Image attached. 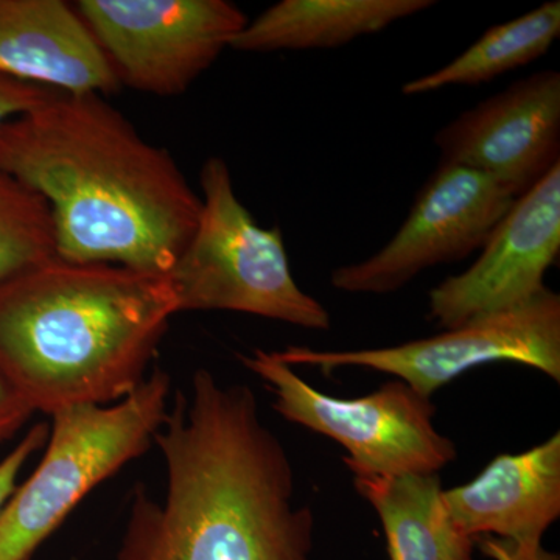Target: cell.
<instances>
[{
	"label": "cell",
	"instance_id": "cell-1",
	"mask_svg": "<svg viewBox=\"0 0 560 560\" xmlns=\"http://www.w3.org/2000/svg\"><path fill=\"white\" fill-rule=\"evenodd\" d=\"M153 441L167 489L136 488L117 560H312L315 517L249 386L195 372Z\"/></svg>",
	"mask_w": 560,
	"mask_h": 560
},
{
	"label": "cell",
	"instance_id": "cell-2",
	"mask_svg": "<svg viewBox=\"0 0 560 560\" xmlns=\"http://www.w3.org/2000/svg\"><path fill=\"white\" fill-rule=\"evenodd\" d=\"M0 168L50 210L57 259L167 278L201 197L102 95L57 94L0 127Z\"/></svg>",
	"mask_w": 560,
	"mask_h": 560
},
{
	"label": "cell",
	"instance_id": "cell-3",
	"mask_svg": "<svg viewBox=\"0 0 560 560\" xmlns=\"http://www.w3.org/2000/svg\"><path fill=\"white\" fill-rule=\"evenodd\" d=\"M176 313L167 278L51 260L0 287V374L33 412L120 401Z\"/></svg>",
	"mask_w": 560,
	"mask_h": 560
},
{
	"label": "cell",
	"instance_id": "cell-4",
	"mask_svg": "<svg viewBox=\"0 0 560 560\" xmlns=\"http://www.w3.org/2000/svg\"><path fill=\"white\" fill-rule=\"evenodd\" d=\"M197 230L167 275L178 313L238 312L326 331L327 308L298 285L280 228H261L238 200L226 161L200 172Z\"/></svg>",
	"mask_w": 560,
	"mask_h": 560
},
{
	"label": "cell",
	"instance_id": "cell-5",
	"mask_svg": "<svg viewBox=\"0 0 560 560\" xmlns=\"http://www.w3.org/2000/svg\"><path fill=\"white\" fill-rule=\"evenodd\" d=\"M168 396L171 377L156 368L116 405L51 412L43 459L0 510V560H32L92 489L149 451Z\"/></svg>",
	"mask_w": 560,
	"mask_h": 560
},
{
	"label": "cell",
	"instance_id": "cell-6",
	"mask_svg": "<svg viewBox=\"0 0 560 560\" xmlns=\"http://www.w3.org/2000/svg\"><path fill=\"white\" fill-rule=\"evenodd\" d=\"M238 359L267 383L283 419L346 448L342 460L353 478L440 474L458 455L455 442L434 427L431 399L407 383L394 381L368 396L341 399L313 388L275 352L257 349Z\"/></svg>",
	"mask_w": 560,
	"mask_h": 560
},
{
	"label": "cell",
	"instance_id": "cell-7",
	"mask_svg": "<svg viewBox=\"0 0 560 560\" xmlns=\"http://www.w3.org/2000/svg\"><path fill=\"white\" fill-rule=\"evenodd\" d=\"M275 355L291 368L383 372L427 399L466 372L497 361L525 364L559 383L560 296L545 289L510 311L486 313L434 337L388 348L318 350L289 346Z\"/></svg>",
	"mask_w": 560,
	"mask_h": 560
},
{
	"label": "cell",
	"instance_id": "cell-8",
	"mask_svg": "<svg viewBox=\"0 0 560 560\" xmlns=\"http://www.w3.org/2000/svg\"><path fill=\"white\" fill-rule=\"evenodd\" d=\"M121 86L184 94L249 20L228 0H80L73 3Z\"/></svg>",
	"mask_w": 560,
	"mask_h": 560
},
{
	"label": "cell",
	"instance_id": "cell-9",
	"mask_svg": "<svg viewBox=\"0 0 560 560\" xmlns=\"http://www.w3.org/2000/svg\"><path fill=\"white\" fill-rule=\"evenodd\" d=\"M515 200L485 173L440 164L396 235L374 256L331 271L330 285L350 294L396 293L420 272L480 250Z\"/></svg>",
	"mask_w": 560,
	"mask_h": 560
},
{
	"label": "cell",
	"instance_id": "cell-10",
	"mask_svg": "<svg viewBox=\"0 0 560 560\" xmlns=\"http://www.w3.org/2000/svg\"><path fill=\"white\" fill-rule=\"evenodd\" d=\"M475 264L429 294V319L442 329L510 311L539 296L560 253V164L512 202Z\"/></svg>",
	"mask_w": 560,
	"mask_h": 560
},
{
	"label": "cell",
	"instance_id": "cell-11",
	"mask_svg": "<svg viewBox=\"0 0 560 560\" xmlns=\"http://www.w3.org/2000/svg\"><path fill=\"white\" fill-rule=\"evenodd\" d=\"M440 164L485 173L522 197L560 164V73L540 70L434 136Z\"/></svg>",
	"mask_w": 560,
	"mask_h": 560
},
{
	"label": "cell",
	"instance_id": "cell-12",
	"mask_svg": "<svg viewBox=\"0 0 560 560\" xmlns=\"http://www.w3.org/2000/svg\"><path fill=\"white\" fill-rule=\"evenodd\" d=\"M0 75L68 95L121 90L86 22L65 0H0Z\"/></svg>",
	"mask_w": 560,
	"mask_h": 560
},
{
	"label": "cell",
	"instance_id": "cell-13",
	"mask_svg": "<svg viewBox=\"0 0 560 560\" xmlns=\"http://www.w3.org/2000/svg\"><path fill=\"white\" fill-rule=\"evenodd\" d=\"M444 500L470 539L495 537L526 550L540 548L560 517V433L530 451L497 456L474 480L444 489Z\"/></svg>",
	"mask_w": 560,
	"mask_h": 560
},
{
	"label": "cell",
	"instance_id": "cell-14",
	"mask_svg": "<svg viewBox=\"0 0 560 560\" xmlns=\"http://www.w3.org/2000/svg\"><path fill=\"white\" fill-rule=\"evenodd\" d=\"M434 0H282L238 33L231 49L250 54L334 49L375 35L436 5Z\"/></svg>",
	"mask_w": 560,
	"mask_h": 560
},
{
	"label": "cell",
	"instance_id": "cell-15",
	"mask_svg": "<svg viewBox=\"0 0 560 560\" xmlns=\"http://www.w3.org/2000/svg\"><path fill=\"white\" fill-rule=\"evenodd\" d=\"M385 530L390 560H474L475 540L453 521L440 475L353 478Z\"/></svg>",
	"mask_w": 560,
	"mask_h": 560
},
{
	"label": "cell",
	"instance_id": "cell-16",
	"mask_svg": "<svg viewBox=\"0 0 560 560\" xmlns=\"http://www.w3.org/2000/svg\"><path fill=\"white\" fill-rule=\"evenodd\" d=\"M560 36V2L550 0L523 16L493 25L444 68L408 81L404 95H422L448 86H480L539 60Z\"/></svg>",
	"mask_w": 560,
	"mask_h": 560
},
{
	"label": "cell",
	"instance_id": "cell-17",
	"mask_svg": "<svg viewBox=\"0 0 560 560\" xmlns=\"http://www.w3.org/2000/svg\"><path fill=\"white\" fill-rule=\"evenodd\" d=\"M55 259L49 206L0 168V287Z\"/></svg>",
	"mask_w": 560,
	"mask_h": 560
},
{
	"label": "cell",
	"instance_id": "cell-18",
	"mask_svg": "<svg viewBox=\"0 0 560 560\" xmlns=\"http://www.w3.org/2000/svg\"><path fill=\"white\" fill-rule=\"evenodd\" d=\"M47 440H49V427L47 423H38L28 430L20 444L5 456V459L0 460V510L16 489L22 467L39 448L46 445Z\"/></svg>",
	"mask_w": 560,
	"mask_h": 560
},
{
	"label": "cell",
	"instance_id": "cell-19",
	"mask_svg": "<svg viewBox=\"0 0 560 560\" xmlns=\"http://www.w3.org/2000/svg\"><path fill=\"white\" fill-rule=\"evenodd\" d=\"M57 94L60 92L0 75V127L50 101Z\"/></svg>",
	"mask_w": 560,
	"mask_h": 560
},
{
	"label": "cell",
	"instance_id": "cell-20",
	"mask_svg": "<svg viewBox=\"0 0 560 560\" xmlns=\"http://www.w3.org/2000/svg\"><path fill=\"white\" fill-rule=\"evenodd\" d=\"M33 410L22 399L20 393L0 374V444L9 441L25 425Z\"/></svg>",
	"mask_w": 560,
	"mask_h": 560
},
{
	"label": "cell",
	"instance_id": "cell-21",
	"mask_svg": "<svg viewBox=\"0 0 560 560\" xmlns=\"http://www.w3.org/2000/svg\"><path fill=\"white\" fill-rule=\"evenodd\" d=\"M475 541L482 555L492 560H560L558 555L545 550L544 547L526 550L512 541L495 539V537H480Z\"/></svg>",
	"mask_w": 560,
	"mask_h": 560
}]
</instances>
